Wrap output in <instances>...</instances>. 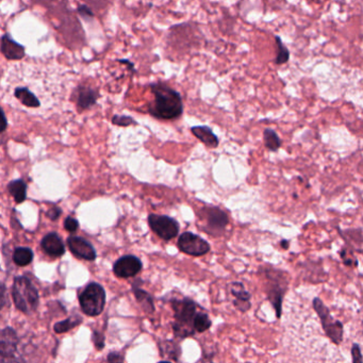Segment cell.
<instances>
[{"instance_id":"cell-26","label":"cell","mask_w":363,"mask_h":363,"mask_svg":"<svg viewBox=\"0 0 363 363\" xmlns=\"http://www.w3.org/2000/svg\"><path fill=\"white\" fill-rule=\"evenodd\" d=\"M65 228L67 229L69 233H75V231H77L78 228H79V223H78L76 218L69 216V218H65Z\"/></svg>"},{"instance_id":"cell-31","label":"cell","mask_w":363,"mask_h":363,"mask_svg":"<svg viewBox=\"0 0 363 363\" xmlns=\"http://www.w3.org/2000/svg\"><path fill=\"white\" fill-rule=\"evenodd\" d=\"M78 12H79L82 16H86H86H90V18L93 16L92 11H91L88 7H86V6H80V7L78 8Z\"/></svg>"},{"instance_id":"cell-7","label":"cell","mask_w":363,"mask_h":363,"mask_svg":"<svg viewBox=\"0 0 363 363\" xmlns=\"http://www.w3.org/2000/svg\"><path fill=\"white\" fill-rule=\"evenodd\" d=\"M178 248L184 254L199 257L207 254L210 245L207 241L192 233H184L178 239Z\"/></svg>"},{"instance_id":"cell-12","label":"cell","mask_w":363,"mask_h":363,"mask_svg":"<svg viewBox=\"0 0 363 363\" xmlns=\"http://www.w3.org/2000/svg\"><path fill=\"white\" fill-rule=\"evenodd\" d=\"M1 52L8 60H21L25 57V48L6 33L1 38Z\"/></svg>"},{"instance_id":"cell-33","label":"cell","mask_w":363,"mask_h":363,"mask_svg":"<svg viewBox=\"0 0 363 363\" xmlns=\"http://www.w3.org/2000/svg\"><path fill=\"white\" fill-rule=\"evenodd\" d=\"M159 363H171V362H165V361H164V362H159Z\"/></svg>"},{"instance_id":"cell-17","label":"cell","mask_w":363,"mask_h":363,"mask_svg":"<svg viewBox=\"0 0 363 363\" xmlns=\"http://www.w3.org/2000/svg\"><path fill=\"white\" fill-rule=\"evenodd\" d=\"M14 95H16V99H18L23 105L26 106V107L38 108L41 105L38 97L35 96V94H33L27 88L16 89Z\"/></svg>"},{"instance_id":"cell-5","label":"cell","mask_w":363,"mask_h":363,"mask_svg":"<svg viewBox=\"0 0 363 363\" xmlns=\"http://www.w3.org/2000/svg\"><path fill=\"white\" fill-rule=\"evenodd\" d=\"M18 335L13 329L7 327L1 331L0 340V363H25L18 350Z\"/></svg>"},{"instance_id":"cell-11","label":"cell","mask_w":363,"mask_h":363,"mask_svg":"<svg viewBox=\"0 0 363 363\" xmlns=\"http://www.w3.org/2000/svg\"><path fill=\"white\" fill-rule=\"evenodd\" d=\"M205 218L208 228L213 233L224 230L229 222L227 214L218 207H210L206 209Z\"/></svg>"},{"instance_id":"cell-2","label":"cell","mask_w":363,"mask_h":363,"mask_svg":"<svg viewBox=\"0 0 363 363\" xmlns=\"http://www.w3.org/2000/svg\"><path fill=\"white\" fill-rule=\"evenodd\" d=\"M174 333L177 337H186L194 335L195 320L197 314L199 313V306L191 301V299H182V301H174Z\"/></svg>"},{"instance_id":"cell-22","label":"cell","mask_w":363,"mask_h":363,"mask_svg":"<svg viewBox=\"0 0 363 363\" xmlns=\"http://www.w3.org/2000/svg\"><path fill=\"white\" fill-rule=\"evenodd\" d=\"M80 323H82V318H78V316H74V318H67V320H63V322L57 323L54 327L55 331L57 333H67V331L75 328Z\"/></svg>"},{"instance_id":"cell-25","label":"cell","mask_w":363,"mask_h":363,"mask_svg":"<svg viewBox=\"0 0 363 363\" xmlns=\"http://www.w3.org/2000/svg\"><path fill=\"white\" fill-rule=\"evenodd\" d=\"M112 123L114 125H118V126L126 127L129 126V125H135V122L133 121V118H129V116H116L112 118Z\"/></svg>"},{"instance_id":"cell-24","label":"cell","mask_w":363,"mask_h":363,"mask_svg":"<svg viewBox=\"0 0 363 363\" xmlns=\"http://www.w3.org/2000/svg\"><path fill=\"white\" fill-rule=\"evenodd\" d=\"M210 326H211V320H210L208 314L206 312L199 311L196 320H195V331L196 333H203V331L208 330Z\"/></svg>"},{"instance_id":"cell-18","label":"cell","mask_w":363,"mask_h":363,"mask_svg":"<svg viewBox=\"0 0 363 363\" xmlns=\"http://www.w3.org/2000/svg\"><path fill=\"white\" fill-rule=\"evenodd\" d=\"M263 140L264 145L269 152H277L281 146V140L275 130L271 128H267L263 133Z\"/></svg>"},{"instance_id":"cell-30","label":"cell","mask_w":363,"mask_h":363,"mask_svg":"<svg viewBox=\"0 0 363 363\" xmlns=\"http://www.w3.org/2000/svg\"><path fill=\"white\" fill-rule=\"evenodd\" d=\"M93 340H94L95 345L97 346V348H99V350H101V348H104L103 335H99V333H94V337H93Z\"/></svg>"},{"instance_id":"cell-19","label":"cell","mask_w":363,"mask_h":363,"mask_svg":"<svg viewBox=\"0 0 363 363\" xmlns=\"http://www.w3.org/2000/svg\"><path fill=\"white\" fill-rule=\"evenodd\" d=\"M33 260V252L28 247L16 248L13 254V261L18 267H26Z\"/></svg>"},{"instance_id":"cell-10","label":"cell","mask_w":363,"mask_h":363,"mask_svg":"<svg viewBox=\"0 0 363 363\" xmlns=\"http://www.w3.org/2000/svg\"><path fill=\"white\" fill-rule=\"evenodd\" d=\"M67 245L74 256L84 260L92 261L96 259V252L94 247L84 238L69 237L67 239Z\"/></svg>"},{"instance_id":"cell-20","label":"cell","mask_w":363,"mask_h":363,"mask_svg":"<svg viewBox=\"0 0 363 363\" xmlns=\"http://www.w3.org/2000/svg\"><path fill=\"white\" fill-rule=\"evenodd\" d=\"M276 46H277V52H276L275 59L274 62L277 65H282L284 63L288 62L290 59V52H289L288 48L282 43L281 39L276 35L275 37Z\"/></svg>"},{"instance_id":"cell-15","label":"cell","mask_w":363,"mask_h":363,"mask_svg":"<svg viewBox=\"0 0 363 363\" xmlns=\"http://www.w3.org/2000/svg\"><path fill=\"white\" fill-rule=\"evenodd\" d=\"M97 93L94 90L90 88H82L78 89L77 94V105L80 109H89L96 104L97 101Z\"/></svg>"},{"instance_id":"cell-14","label":"cell","mask_w":363,"mask_h":363,"mask_svg":"<svg viewBox=\"0 0 363 363\" xmlns=\"http://www.w3.org/2000/svg\"><path fill=\"white\" fill-rule=\"evenodd\" d=\"M191 131H192L193 135H194L197 139L201 140L207 147H218V143H220L218 138L214 135L213 131H212V129L209 128V127L195 126L191 128Z\"/></svg>"},{"instance_id":"cell-23","label":"cell","mask_w":363,"mask_h":363,"mask_svg":"<svg viewBox=\"0 0 363 363\" xmlns=\"http://www.w3.org/2000/svg\"><path fill=\"white\" fill-rule=\"evenodd\" d=\"M135 294L138 301H139V303L143 306V308L146 310V311H154V303H152V297H150V295L148 294V293H146L145 291H142L139 290V289H137V290H135Z\"/></svg>"},{"instance_id":"cell-21","label":"cell","mask_w":363,"mask_h":363,"mask_svg":"<svg viewBox=\"0 0 363 363\" xmlns=\"http://www.w3.org/2000/svg\"><path fill=\"white\" fill-rule=\"evenodd\" d=\"M231 292H233V296L237 298L235 299V305L238 308L241 307L240 306L241 303H246V305L250 306V303H248L250 298V293L246 292L245 289L241 284H233Z\"/></svg>"},{"instance_id":"cell-3","label":"cell","mask_w":363,"mask_h":363,"mask_svg":"<svg viewBox=\"0 0 363 363\" xmlns=\"http://www.w3.org/2000/svg\"><path fill=\"white\" fill-rule=\"evenodd\" d=\"M12 297L16 307L24 313L29 314L35 311L39 306V293L27 277L16 278L12 288Z\"/></svg>"},{"instance_id":"cell-9","label":"cell","mask_w":363,"mask_h":363,"mask_svg":"<svg viewBox=\"0 0 363 363\" xmlns=\"http://www.w3.org/2000/svg\"><path fill=\"white\" fill-rule=\"evenodd\" d=\"M142 269V262L135 256H124L114 264L113 271L118 277L129 278L137 275Z\"/></svg>"},{"instance_id":"cell-6","label":"cell","mask_w":363,"mask_h":363,"mask_svg":"<svg viewBox=\"0 0 363 363\" xmlns=\"http://www.w3.org/2000/svg\"><path fill=\"white\" fill-rule=\"evenodd\" d=\"M148 224L152 230L165 241L174 239L179 233V224L169 216L150 214L148 216Z\"/></svg>"},{"instance_id":"cell-16","label":"cell","mask_w":363,"mask_h":363,"mask_svg":"<svg viewBox=\"0 0 363 363\" xmlns=\"http://www.w3.org/2000/svg\"><path fill=\"white\" fill-rule=\"evenodd\" d=\"M8 191L13 197L16 203H22L27 199V184L24 180H12L8 184Z\"/></svg>"},{"instance_id":"cell-28","label":"cell","mask_w":363,"mask_h":363,"mask_svg":"<svg viewBox=\"0 0 363 363\" xmlns=\"http://www.w3.org/2000/svg\"><path fill=\"white\" fill-rule=\"evenodd\" d=\"M61 209L58 207H54L52 210L48 211V218H52V220H57L61 216Z\"/></svg>"},{"instance_id":"cell-4","label":"cell","mask_w":363,"mask_h":363,"mask_svg":"<svg viewBox=\"0 0 363 363\" xmlns=\"http://www.w3.org/2000/svg\"><path fill=\"white\" fill-rule=\"evenodd\" d=\"M80 307L89 316L99 315L106 303V292L99 284H90L79 296Z\"/></svg>"},{"instance_id":"cell-32","label":"cell","mask_w":363,"mask_h":363,"mask_svg":"<svg viewBox=\"0 0 363 363\" xmlns=\"http://www.w3.org/2000/svg\"><path fill=\"white\" fill-rule=\"evenodd\" d=\"M3 118H4L3 131H5L6 128H7V118H6L5 112H3Z\"/></svg>"},{"instance_id":"cell-27","label":"cell","mask_w":363,"mask_h":363,"mask_svg":"<svg viewBox=\"0 0 363 363\" xmlns=\"http://www.w3.org/2000/svg\"><path fill=\"white\" fill-rule=\"evenodd\" d=\"M352 354L354 363H363L362 356H361L360 350H359L358 345L352 346Z\"/></svg>"},{"instance_id":"cell-13","label":"cell","mask_w":363,"mask_h":363,"mask_svg":"<svg viewBox=\"0 0 363 363\" xmlns=\"http://www.w3.org/2000/svg\"><path fill=\"white\" fill-rule=\"evenodd\" d=\"M42 248L48 256L58 258V257L63 256L65 252V246L63 244L62 240L59 237L57 233H52L46 235L42 240Z\"/></svg>"},{"instance_id":"cell-29","label":"cell","mask_w":363,"mask_h":363,"mask_svg":"<svg viewBox=\"0 0 363 363\" xmlns=\"http://www.w3.org/2000/svg\"><path fill=\"white\" fill-rule=\"evenodd\" d=\"M108 362L109 363H124L123 361V357L120 354L116 352H112L108 356Z\"/></svg>"},{"instance_id":"cell-8","label":"cell","mask_w":363,"mask_h":363,"mask_svg":"<svg viewBox=\"0 0 363 363\" xmlns=\"http://www.w3.org/2000/svg\"><path fill=\"white\" fill-rule=\"evenodd\" d=\"M314 308H315L316 311H318L320 318H322L323 327H324L327 335H329V337H330L335 343L339 344L340 342L342 341V335H343V327H342L341 323L335 322V320L331 318L324 303H323L320 299H314Z\"/></svg>"},{"instance_id":"cell-1","label":"cell","mask_w":363,"mask_h":363,"mask_svg":"<svg viewBox=\"0 0 363 363\" xmlns=\"http://www.w3.org/2000/svg\"><path fill=\"white\" fill-rule=\"evenodd\" d=\"M152 91L155 99L148 105V111L155 118L160 120H175L184 111L182 96L177 91L167 84H152Z\"/></svg>"}]
</instances>
